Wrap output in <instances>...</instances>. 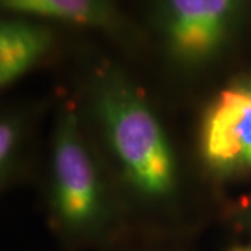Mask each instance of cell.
<instances>
[{
    "label": "cell",
    "instance_id": "1",
    "mask_svg": "<svg viewBox=\"0 0 251 251\" xmlns=\"http://www.w3.org/2000/svg\"><path fill=\"white\" fill-rule=\"evenodd\" d=\"M91 113L130 187L163 200L177 187V162L168 134L144 94L116 66L105 64L88 88Z\"/></svg>",
    "mask_w": 251,
    "mask_h": 251
},
{
    "label": "cell",
    "instance_id": "2",
    "mask_svg": "<svg viewBox=\"0 0 251 251\" xmlns=\"http://www.w3.org/2000/svg\"><path fill=\"white\" fill-rule=\"evenodd\" d=\"M49 205L54 221L70 233L97 232L110 215L103 176L72 103L60 108L54 125Z\"/></svg>",
    "mask_w": 251,
    "mask_h": 251
},
{
    "label": "cell",
    "instance_id": "3",
    "mask_svg": "<svg viewBox=\"0 0 251 251\" xmlns=\"http://www.w3.org/2000/svg\"><path fill=\"white\" fill-rule=\"evenodd\" d=\"M250 7L251 0H152V18L171 62L197 70L225 53Z\"/></svg>",
    "mask_w": 251,
    "mask_h": 251
},
{
    "label": "cell",
    "instance_id": "4",
    "mask_svg": "<svg viewBox=\"0 0 251 251\" xmlns=\"http://www.w3.org/2000/svg\"><path fill=\"white\" fill-rule=\"evenodd\" d=\"M198 148L208 171L230 177L251 171V74L227 82L201 117Z\"/></svg>",
    "mask_w": 251,
    "mask_h": 251
},
{
    "label": "cell",
    "instance_id": "5",
    "mask_svg": "<svg viewBox=\"0 0 251 251\" xmlns=\"http://www.w3.org/2000/svg\"><path fill=\"white\" fill-rule=\"evenodd\" d=\"M53 45V32L25 17L6 18L0 24V85L6 88L24 77Z\"/></svg>",
    "mask_w": 251,
    "mask_h": 251
},
{
    "label": "cell",
    "instance_id": "6",
    "mask_svg": "<svg viewBox=\"0 0 251 251\" xmlns=\"http://www.w3.org/2000/svg\"><path fill=\"white\" fill-rule=\"evenodd\" d=\"M0 4L4 11L20 17L53 18L110 32L122 27L112 0H0Z\"/></svg>",
    "mask_w": 251,
    "mask_h": 251
},
{
    "label": "cell",
    "instance_id": "7",
    "mask_svg": "<svg viewBox=\"0 0 251 251\" xmlns=\"http://www.w3.org/2000/svg\"><path fill=\"white\" fill-rule=\"evenodd\" d=\"M27 135L25 115L17 109H7L0 119V183L7 187L17 177Z\"/></svg>",
    "mask_w": 251,
    "mask_h": 251
},
{
    "label": "cell",
    "instance_id": "8",
    "mask_svg": "<svg viewBox=\"0 0 251 251\" xmlns=\"http://www.w3.org/2000/svg\"><path fill=\"white\" fill-rule=\"evenodd\" d=\"M242 216H243V221L246 222V225H249V226L251 227V200H250V202H247V204H246V208L243 209Z\"/></svg>",
    "mask_w": 251,
    "mask_h": 251
},
{
    "label": "cell",
    "instance_id": "9",
    "mask_svg": "<svg viewBox=\"0 0 251 251\" xmlns=\"http://www.w3.org/2000/svg\"><path fill=\"white\" fill-rule=\"evenodd\" d=\"M230 251H251V246L250 247H237V249H233Z\"/></svg>",
    "mask_w": 251,
    "mask_h": 251
}]
</instances>
